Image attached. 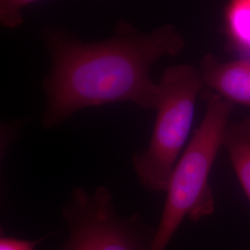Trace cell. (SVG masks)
<instances>
[{"instance_id":"11","label":"cell","mask_w":250,"mask_h":250,"mask_svg":"<svg viewBox=\"0 0 250 250\" xmlns=\"http://www.w3.org/2000/svg\"><path fill=\"white\" fill-rule=\"evenodd\" d=\"M241 59H246V60H249V61H250V54H249V55H247V56H244V57H241Z\"/></svg>"},{"instance_id":"10","label":"cell","mask_w":250,"mask_h":250,"mask_svg":"<svg viewBox=\"0 0 250 250\" xmlns=\"http://www.w3.org/2000/svg\"><path fill=\"white\" fill-rule=\"evenodd\" d=\"M40 240H25L5 234L0 224V250H36Z\"/></svg>"},{"instance_id":"1","label":"cell","mask_w":250,"mask_h":250,"mask_svg":"<svg viewBox=\"0 0 250 250\" xmlns=\"http://www.w3.org/2000/svg\"><path fill=\"white\" fill-rule=\"evenodd\" d=\"M42 36L51 60L43 83L45 129L86 107L130 102L156 109L161 89L152 79V67L185 47L184 36L172 24L142 32L125 21L101 41H83L60 27H45Z\"/></svg>"},{"instance_id":"3","label":"cell","mask_w":250,"mask_h":250,"mask_svg":"<svg viewBox=\"0 0 250 250\" xmlns=\"http://www.w3.org/2000/svg\"><path fill=\"white\" fill-rule=\"evenodd\" d=\"M161 96L148 146L135 153L133 167L144 188L166 192L170 175L186 147L204 84L198 68L178 64L167 68L159 81Z\"/></svg>"},{"instance_id":"2","label":"cell","mask_w":250,"mask_h":250,"mask_svg":"<svg viewBox=\"0 0 250 250\" xmlns=\"http://www.w3.org/2000/svg\"><path fill=\"white\" fill-rule=\"evenodd\" d=\"M205 113L172 170L161 220L149 250H165L186 218L197 222L214 212L209 176L223 147L233 105L207 90Z\"/></svg>"},{"instance_id":"6","label":"cell","mask_w":250,"mask_h":250,"mask_svg":"<svg viewBox=\"0 0 250 250\" xmlns=\"http://www.w3.org/2000/svg\"><path fill=\"white\" fill-rule=\"evenodd\" d=\"M224 147L242 188L250 201V117L228 123Z\"/></svg>"},{"instance_id":"7","label":"cell","mask_w":250,"mask_h":250,"mask_svg":"<svg viewBox=\"0 0 250 250\" xmlns=\"http://www.w3.org/2000/svg\"><path fill=\"white\" fill-rule=\"evenodd\" d=\"M224 34L240 58L250 54V0H232L224 8Z\"/></svg>"},{"instance_id":"9","label":"cell","mask_w":250,"mask_h":250,"mask_svg":"<svg viewBox=\"0 0 250 250\" xmlns=\"http://www.w3.org/2000/svg\"><path fill=\"white\" fill-rule=\"evenodd\" d=\"M24 125L23 121H16L10 123L0 122V176H1V163L3 157L7 151L9 145L18 136L19 132Z\"/></svg>"},{"instance_id":"5","label":"cell","mask_w":250,"mask_h":250,"mask_svg":"<svg viewBox=\"0 0 250 250\" xmlns=\"http://www.w3.org/2000/svg\"><path fill=\"white\" fill-rule=\"evenodd\" d=\"M203 84L228 102L250 108V61L239 59L224 62L208 53L199 63Z\"/></svg>"},{"instance_id":"8","label":"cell","mask_w":250,"mask_h":250,"mask_svg":"<svg viewBox=\"0 0 250 250\" xmlns=\"http://www.w3.org/2000/svg\"><path fill=\"white\" fill-rule=\"evenodd\" d=\"M31 1H0V25L15 28L22 23L21 9Z\"/></svg>"},{"instance_id":"4","label":"cell","mask_w":250,"mask_h":250,"mask_svg":"<svg viewBox=\"0 0 250 250\" xmlns=\"http://www.w3.org/2000/svg\"><path fill=\"white\" fill-rule=\"evenodd\" d=\"M62 213L69 237L60 250H149L156 232L140 214H119L105 187L75 188Z\"/></svg>"}]
</instances>
